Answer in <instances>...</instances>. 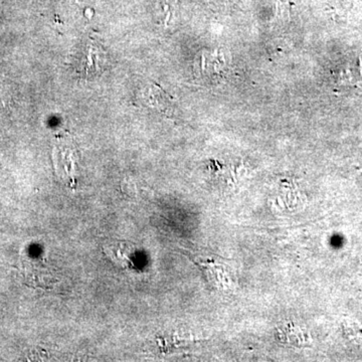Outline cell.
Segmentation results:
<instances>
[{
	"label": "cell",
	"instance_id": "1",
	"mask_svg": "<svg viewBox=\"0 0 362 362\" xmlns=\"http://www.w3.org/2000/svg\"><path fill=\"white\" fill-rule=\"evenodd\" d=\"M195 263L199 264V267L204 272L207 277V280L218 289H226L230 287V281H228V275L226 272L225 267L221 266L220 264L209 263V262L197 261Z\"/></svg>",
	"mask_w": 362,
	"mask_h": 362
},
{
	"label": "cell",
	"instance_id": "2",
	"mask_svg": "<svg viewBox=\"0 0 362 362\" xmlns=\"http://www.w3.org/2000/svg\"><path fill=\"white\" fill-rule=\"evenodd\" d=\"M104 252L119 266L123 268H129L131 266V255H132L133 247L124 243H118L117 245L105 247Z\"/></svg>",
	"mask_w": 362,
	"mask_h": 362
}]
</instances>
